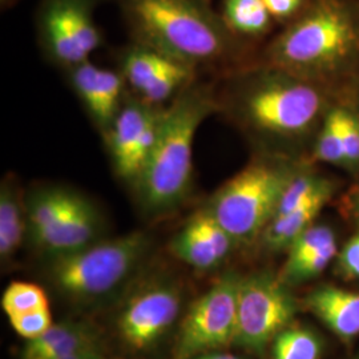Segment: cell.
<instances>
[{
  "instance_id": "obj_1",
  "label": "cell",
  "mask_w": 359,
  "mask_h": 359,
  "mask_svg": "<svg viewBox=\"0 0 359 359\" xmlns=\"http://www.w3.org/2000/svg\"><path fill=\"white\" fill-rule=\"evenodd\" d=\"M216 100L206 87L189 86L161 111L158 135L133 188L142 212L164 216L176 210L192 189L193 142Z\"/></svg>"
},
{
  "instance_id": "obj_2",
  "label": "cell",
  "mask_w": 359,
  "mask_h": 359,
  "mask_svg": "<svg viewBox=\"0 0 359 359\" xmlns=\"http://www.w3.org/2000/svg\"><path fill=\"white\" fill-rule=\"evenodd\" d=\"M151 245V237L144 231L99 240L74 253L48 257L47 277L72 301H102L129 283L148 256Z\"/></svg>"
},
{
  "instance_id": "obj_3",
  "label": "cell",
  "mask_w": 359,
  "mask_h": 359,
  "mask_svg": "<svg viewBox=\"0 0 359 359\" xmlns=\"http://www.w3.org/2000/svg\"><path fill=\"white\" fill-rule=\"evenodd\" d=\"M144 44L184 65L218 62L228 39L217 22L193 0H130Z\"/></svg>"
},
{
  "instance_id": "obj_4",
  "label": "cell",
  "mask_w": 359,
  "mask_h": 359,
  "mask_svg": "<svg viewBox=\"0 0 359 359\" xmlns=\"http://www.w3.org/2000/svg\"><path fill=\"white\" fill-rule=\"evenodd\" d=\"M295 175L283 163H252L225 182L205 209L236 244H249L274 218L283 192Z\"/></svg>"
},
{
  "instance_id": "obj_5",
  "label": "cell",
  "mask_w": 359,
  "mask_h": 359,
  "mask_svg": "<svg viewBox=\"0 0 359 359\" xmlns=\"http://www.w3.org/2000/svg\"><path fill=\"white\" fill-rule=\"evenodd\" d=\"M357 46L350 15L335 3H322L274 43L271 62L292 75L317 72L341 65Z\"/></svg>"
},
{
  "instance_id": "obj_6",
  "label": "cell",
  "mask_w": 359,
  "mask_h": 359,
  "mask_svg": "<svg viewBox=\"0 0 359 359\" xmlns=\"http://www.w3.org/2000/svg\"><path fill=\"white\" fill-rule=\"evenodd\" d=\"M316 88L289 72L258 77L237 100L238 112L261 132L289 137L304 133L321 111Z\"/></svg>"
},
{
  "instance_id": "obj_7",
  "label": "cell",
  "mask_w": 359,
  "mask_h": 359,
  "mask_svg": "<svg viewBox=\"0 0 359 359\" xmlns=\"http://www.w3.org/2000/svg\"><path fill=\"white\" fill-rule=\"evenodd\" d=\"M297 302L289 286L269 271L241 277L237 290V326L233 345L256 355L293 323Z\"/></svg>"
},
{
  "instance_id": "obj_8",
  "label": "cell",
  "mask_w": 359,
  "mask_h": 359,
  "mask_svg": "<svg viewBox=\"0 0 359 359\" xmlns=\"http://www.w3.org/2000/svg\"><path fill=\"white\" fill-rule=\"evenodd\" d=\"M240 278L225 273L193 304L180 326L172 359H193L233 345Z\"/></svg>"
},
{
  "instance_id": "obj_9",
  "label": "cell",
  "mask_w": 359,
  "mask_h": 359,
  "mask_svg": "<svg viewBox=\"0 0 359 359\" xmlns=\"http://www.w3.org/2000/svg\"><path fill=\"white\" fill-rule=\"evenodd\" d=\"M181 308L177 283L167 278L149 281L132 293L118 313V335L132 351H149L170 333Z\"/></svg>"
},
{
  "instance_id": "obj_10",
  "label": "cell",
  "mask_w": 359,
  "mask_h": 359,
  "mask_svg": "<svg viewBox=\"0 0 359 359\" xmlns=\"http://www.w3.org/2000/svg\"><path fill=\"white\" fill-rule=\"evenodd\" d=\"M161 111L154 105L129 100L121 107L107 140L114 167L120 179L135 185L154 149L158 135Z\"/></svg>"
},
{
  "instance_id": "obj_11",
  "label": "cell",
  "mask_w": 359,
  "mask_h": 359,
  "mask_svg": "<svg viewBox=\"0 0 359 359\" xmlns=\"http://www.w3.org/2000/svg\"><path fill=\"white\" fill-rule=\"evenodd\" d=\"M43 28L53 59L71 68L88 62L100 46V34L83 0H52Z\"/></svg>"
},
{
  "instance_id": "obj_12",
  "label": "cell",
  "mask_w": 359,
  "mask_h": 359,
  "mask_svg": "<svg viewBox=\"0 0 359 359\" xmlns=\"http://www.w3.org/2000/svg\"><path fill=\"white\" fill-rule=\"evenodd\" d=\"M236 241L205 208L196 212L170 240V252L194 269L218 268L231 253Z\"/></svg>"
},
{
  "instance_id": "obj_13",
  "label": "cell",
  "mask_w": 359,
  "mask_h": 359,
  "mask_svg": "<svg viewBox=\"0 0 359 359\" xmlns=\"http://www.w3.org/2000/svg\"><path fill=\"white\" fill-rule=\"evenodd\" d=\"M123 80L114 71L84 62L72 68V84L92 120L104 135L121 109Z\"/></svg>"
},
{
  "instance_id": "obj_14",
  "label": "cell",
  "mask_w": 359,
  "mask_h": 359,
  "mask_svg": "<svg viewBox=\"0 0 359 359\" xmlns=\"http://www.w3.org/2000/svg\"><path fill=\"white\" fill-rule=\"evenodd\" d=\"M103 221L97 208L75 192L65 217L40 246L48 257L63 256L81 250L99 241Z\"/></svg>"
},
{
  "instance_id": "obj_15",
  "label": "cell",
  "mask_w": 359,
  "mask_h": 359,
  "mask_svg": "<svg viewBox=\"0 0 359 359\" xmlns=\"http://www.w3.org/2000/svg\"><path fill=\"white\" fill-rule=\"evenodd\" d=\"M306 308L341 339L359 335V293L321 286L308 295Z\"/></svg>"
},
{
  "instance_id": "obj_16",
  "label": "cell",
  "mask_w": 359,
  "mask_h": 359,
  "mask_svg": "<svg viewBox=\"0 0 359 359\" xmlns=\"http://www.w3.org/2000/svg\"><path fill=\"white\" fill-rule=\"evenodd\" d=\"M83 348H103L96 327L84 321L59 322L41 337L28 341L22 359H57Z\"/></svg>"
},
{
  "instance_id": "obj_17",
  "label": "cell",
  "mask_w": 359,
  "mask_h": 359,
  "mask_svg": "<svg viewBox=\"0 0 359 359\" xmlns=\"http://www.w3.org/2000/svg\"><path fill=\"white\" fill-rule=\"evenodd\" d=\"M332 193L333 185L325 181L321 188L302 205L297 206L286 215L273 218L266 229L262 231L264 245L271 252L289 250L295 240L311 226L322 208L332 197Z\"/></svg>"
},
{
  "instance_id": "obj_18",
  "label": "cell",
  "mask_w": 359,
  "mask_h": 359,
  "mask_svg": "<svg viewBox=\"0 0 359 359\" xmlns=\"http://www.w3.org/2000/svg\"><path fill=\"white\" fill-rule=\"evenodd\" d=\"M74 194L65 188L46 187L26 196L28 237L38 249L65 217Z\"/></svg>"
},
{
  "instance_id": "obj_19",
  "label": "cell",
  "mask_w": 359,
  "mask_h": 359,
  "mask_svg": "<svg viewBox=\"0 0 359 359\" xmlns=\"http://www.w3.org/2000/svg\"><path fill=\"white\" fill-rule=\"evenodd\" d=\"M28 234L26 197L13 177H4L0 187V257L11 259Z\"/></svg>"
},
{
  "instance_id": "obj_20",
  "label": "cell",
  "mask_w": 359,
  "mask_h": 359,
  "mask_svg": "<svg viewBox=\"0 0 359 359\" xmlns=\"http://www.w3.org/2000/svg\"><path fill=\"white\" fill-rule=\"evenodd\" d=\"M177 60L157 51L149 46H139L132 48L124 56L123 75L130 87L140 93L154 79L165 72Z\"/></svg>"
},
{
  "instance_id": "obj_21",
  "label": "cell",
  "mask_w": 359,
  "mask_h": 359,
  "mask_svg": "<svg viewBox=\"0 0 359 359\" xmlns=\"http://www.w3.org/2000/svg\"><path fill=\"white\" fill-rule=\"evenodd\" d=\"M321 337L305 326H287L271 342L273 359H320Z\"/></svg>"
},
{
  "instance_id": "obj_22",
  "label": "cell",
  "mask_w": 359,
  "mask_h": 359,
  "mask_svg": "<svg viewBox=\"0 0 359 359\" xmlns=\"http://www.w3.org/2000/svg\"><path fill=\"white\" fill-rule=\"evenodd\" d=\"M225 19L234 31L255 35L268 28L270 13L262 0H226Z\"/></svg>"
},
{
  "instance_id": "obj_23",
  "label": "cell",
  "mask_w": 359,
  "mask_h": 359,
  "mask_svg": "<svg viewBox=\"0 0 359 359\" xmlns=\"http://www.w3.org/2000/svg\"><path fill=\"white\" fill-rule=\"evenodd\" d=\"M1 308L8 316H18L39 309L50 308L46 292L35 283H10L1 297Z\"/></svg>"
},
{
  "instance_id": "obj_24",
  "label": "cell",
  "mask_w": 359,
  "mask_h": 359,
  "mask_svg": "<svg viewBox=\"0 0 359 359\" xmlns=\"http://www.w3.org/2000/svg\"><path fill=\"white\" fill-rule=\"evenodd\" d=\"M316 156L318 160L339 164L345 161V148L342 142V133L339 127L338 108L333 109L323 123V127L317 142Z\"/></svg>"
},
{
  "instance_id": "obj_25",
  "label": "cell",
  "mask_w": 359,
  "mask_h": 359,
  "mask_svg": "<svg viewBox=\"0 0 359 359\" xmlns=\"http://www.w3.org/2000/svg\"><path fill=\"white\" fill-rule=\"evenodd\" d=\"M332 243H335V236L329 226L311 225L289 248V256L285 265L298 264Z\"/></svg>"
},
{
  "instance_id": "obj_26",
  "label": "cell",
  "mask_w": 359,
  "mask_h": 359,
  "mask_svg": "<svg viewBox=\"0 0 359 359\" xmlns=\"http://www.w3.org/2000/svg\"><path fill=\"white\" fill-rule=\"evenodd\" d=\"M325 181L326 180L318 179L310 175H295L294 179L289 182L283 192L274 217L286 215L297 206L302 205L321 188Z\"/></svg>"
},
{
  "instance_id": "obj_27",
  "label": "cell",
  "mask_w": 359,
  "mask_h": 359,
  "mask_svg": "<svg viewBox=\"0 0 359 359\" xmlns=\"http://www.w3.org/2000/svg\"><path fill=\"white\" fill-rule=\"evenodd\" d=\"M8 318L13 330L27 341H34L41 337L53 325L50 308L39 309Z\"/></svg>"
},
{
  "instance_id": "obj_28",
  "label": "cell",
  "mask_w": 359,
  "mask_h": 359,
  "mask_svg": "<svg viewBox=\"0 0 359 359\" xmlns=\"http://www.w3.org/2000/svg\"><path fill=\"white\" fill-rule=\"evenodd\" d=\"M338 116L345 148V161L346 164H358L359 118L342 108H338Z\"/></svg>"
},
{
  "instance_id": "obj_29",
  "label": "cell",
  "mask_w": 359,
  "mask_h": 359,
  "mask_svg": "<svg viewBox=\"0 0 359 359\" xmlns=\"http://www.w3.org/2000/svg\"><path fill=\"white\" fill-rule=\"evenodd\" d=\"M338 269L345 278L359 280V233H357L338 257Z\"/></svg>"
},
{
  "instance_id": "obj_30",
  "label": "cell",
  "mask_w": 359,
  "mask_h": 359,
  "mask_svg": "<svg viewBox=\"0 0 359 359\" xmlns=\"http://www.w3.org/2000/svg\"><path fill=\"white\" fill-rule=\"evenodd\" d=\"M262 1L268 8L270 16L287 18L299 8L302 0H262Z\"/></svg>"
},
{
  "instance_id": "obj_31",
  "label": "cell",
  "mask_w": 359,
  "mask_h": 359,
  "mask_svg": "<svg viewBox=\"0 0 359 359\" xmlns=\"http://www.w3.org/2000/svg\"><path fill=\"white\" fill-rule=\"evenodd\" d=\"M193 359H244L238 355L234 354H229V353H221V351H209V353H204L201 355H197L196 358Z\"/></svg>"
},
{
  "instance_id": "obj_32",
  "label": "cell",
  "mask_w": 359,
  "mask_h": 359,
  "mask_svg": "<svg viewBox=\"0 0 359 359\" xmlns=\"http://www.w3.org/2000/svg\"><path fill=\"white\" fill-rule=\"evenodd\" d=\"M351 208H353V212L355 213V216L359 218V187L351 196Z\"/></svg>"
},
{
  "instance_id": "obj_33",
  "label": "cell",
  "mask_w": 359,
  "mask_h": 359,
  "mask_svg": "<svg viewBox=\"0 0 359 359\" xmlns=\"http://www.w3.org/2000/svg\"><path fill=\"white\" fill-rule=\"evenodd\" d=\"M88 359H109L105 354H104V351H102V353H97V354H95V355H92V357H90Z\"/></svg>"
},
{
  "instance_id": "obj_34",
  "label": "cell",
  "mask_w": 359,
  "mask_h": 359,
  "mask_svg": "<svg viewBox=\"0 0 359 359\" xmlns=\"http://www.w3.org/2000/svg\"><path fill=\"white\" fill-rule=\"evenodd\" d=\"M353 359H359V354H357V355H355Z\"/></svg>"
}]
</instances>
